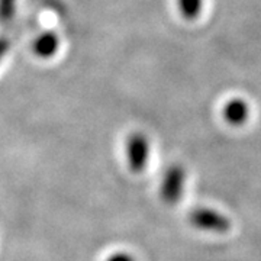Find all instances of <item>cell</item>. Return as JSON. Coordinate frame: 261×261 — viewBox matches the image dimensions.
<instances>
[{"label": "cell", "mask_w": 261, "mask_h": 261, "mask_svg": "<svg viewBox=\"0 0 261 261\" xmlns=\"http://www.w3.org/2000/svg\"><path fill=\"white\" fill-rule=\"evenodd\" d=\"M189 221L195 228L200 231L225 233L231 229V221L222 214L212 211L209 207H196L189 215Z\"/></svg>", "instance_id": "1"}, {"label": "cell", "mask_w": 261, "mask_h": 261, "mask_svg": "<svg viewBox=\"0 0 261 261\" xmlns=\"http://www.w3.org/2000/svg\"><path fill=\"white\" fill-rule=\"evenodd\" d=\"M186 183V173L185 168L180 166H171L166 171L163 181H161V197L168 205H174L181 199L185 192Z\"/></svg>", "instance_id": "2"}, {"label": "cell", "mask_w": 261, "mask_h": 261, "mask_svg": "<svg viewBox=\"0 0 261 261\" xmlns=\"http://www.w3.org/2000/svg\"><path fill=\"white\" fill-rule=\"evenodd\" d=\"M126 157L128 164L134 173H141L147 167L149 157V144L148 140L140 134H132L126 144Z\"/></svg>", "instance_id": "3"}, {"label": "cell", "mask_w": 261, "mask_h": 261, "mask_svg": "<svg viewBox=\"0 0 261 261\" xmlns=\"http://www.w3.org/2000/svg\"><path fill=\"white\" fill-rule=\"evenodd\" d=\"M224 119L231 125H241L248 118V106L241 99H232L225 105Z\"/></svg>", "instance_id": "4"}, {"label": "cell", "mask_w": 261, "mask_h": 261, "mask_svg": "<svg viewBox=\"0 0 261 261\" xmlns=\"http://www.w3.org/2000/svg\"><path fill=\"white\" fill-rule=\"evenodd\" d=\"M60 45V39L54 32H45L35 39L34 53L41 58H49L57 53Z\"/></svg>", "instance_id": "5"}, {"label": "cell", "mask_w": 261, "mask_h": 261, "mask_svg": "<svg viewBox=\"0 0 261 261\" xmlns=\"http://www.w3.org/2000/svg\"><path fill=\"white\" fill-rule=\"evenodd\" d=\"M178 8L185 18L193 19L202 9V0H178Z\"/></svg>", "instance_id": "6"}, {"label": "cell", "mask_w": 261, "mask_h": 261, "mask_svg": "<svg viewBox=\"0 0 261 261\" xmlns=\"http://www.w3.org/2000/svg\"><path fill=\"white\" fill-rule=\"evenodd\" d=\"M16 10V0H0V22L6 23L12 20Z\"/></svg>", "instance_id": "7"}, {"label": "cell", "mask_w": 261, "mask_h": 261, "mask_svg": "<svg viewBox=\"0 0 261 261\" xmlns=\"http://www.w3.org/2000/svg\"><path fill=\"white\" fill-rule=\"evenodd\" d=\"M106 261H135V258L128 252H115L112 255H109Z\"/></svg>", "instance_id": "8"}, {"label": "cell", "mask_w": 261, "mask_h": 261, "mask_svg": "<svg viewBox=\"0 0 261 261\" xmlns=\"http://www.w3.org/2000/svg\"><path fill=\"white\" fill-rule=\"evenodd\" d=\"M8 49H9V41L6 38L0 37V60L8 53Z\"/></svg>", "instance_id": "9"}]
</instances>
